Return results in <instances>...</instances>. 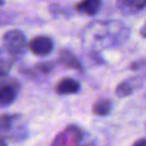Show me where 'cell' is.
<instances>
[{
	"label": "cell",
	"instance_id": "cell-17",
	"mask_svg": "<svg viewBox=\"0 0 146 146\" xmlns=\"http://www.w3.org/2000/svg\"><path fill=\"white\" fill-rule=\"evenodd\" d=\"M81 146H96V144L94 141H90V142H88V143H86V144H82Z\"/></svg>",
	"mask_w": 146,
	"mask_h": 146
},
{
	"label": "cell",
	"instance_id": "cell-11",
	"mask_svg": "<svg viewBox=\"0 0 146 146\" xmlns=\"http://www.w3.org/2000/svg\"><path fill=\"white\" fill-rule=\"evenodd\" d=\"M135 88H136V82L133 81V79L126 80L117 85L115 88V94L117 98H126L132 94Z\"/></svg>",
	"mask_w": 146,
	"mask_h": 146
},
{
	"label": "cell",
	"instance_id": "cell-12",
	"mask_svg": "<svg viewBox=\"0 0 146 146\" xmlns=\"http://www.w3.org/2000/svg\"><path fill=\"white\" fill-rule=\"evenodd\" d=\"M112 110V102L110 100H100L92 106V113L98 116L108 115Z\"/></svg>",
	"mask_w": 146,
	"mask_h": 146
},
{
	"label": "cell",
	"instance_id": "cell-7",
	"mask_svg": "<svg viewBox=\"0 0 146 146\" xmlns=\"http://www.w3.org/2000/svg\"><path fill=\"white\" fill-rule=\"evenodd\" d=\"M15 55L12 54L5 47L0 49V79L5 78L9 74L15 62Z\"/></svg>",
	"mask_w": 146,
	"mask_h": 146
},
{
	"label": "cell",
	"instance_id": "cell-18",
	"mask_svg": "<svg viewBox=\"0 0 146 146\" xmlns=\"http://www.w3.org/2000/svg\"><path fill=\"white\" fill-rule=\"evenodd\" d=\"M4 3H5V1H4V0H0V6L4 5Z\"/></svg>",
	"mask_w": 146,
	"mask_h": 146
},
{
	"label": "cell",
	"instance_id": "cell-14",
	"mask_svg": "<svg viewBox=\"0 0 146 146\" xmlns=\"http://www.w3.org/2000/svg\"><path fill=\"white\" fill-rule=\"evenodd\" d=\"M54 68V65H53L51 62H42V63H39L38 65L36 66V70L41 74H49Z\"/></svg>",
	"mask_w": 146,
	"mask_h": 146
},
{
	"label": "cell",
	"instance_id": "cell-6",
	"mask_svg": "<svg viewBox=\"0 0 146 146\" xmlns=\"http://www.w3.org/2000/svg\"><path fill=\"white\" fill-rule=\"evenodd\" d=\"M56 92L58 94H78L81 90V84L75 79L71 78H66L63 79L57 84L56 86Z\"/></svg>",
	"mask_w": 146,
	"mask_h": 146
},
{
	"label": "cell",
	"instance_id": "cell-16",
	"mask_svg": "<svg viewBox=\"0 0 146 146\" xmlns=\"http://www.w3.org/2000/svg\"><path fill=\"white\" fill-rule=\"evenodd\" d=\"M0 146H7V142L5 141V136L0 133Z\"/></svg>",
	"mask_w": 146,
	"mask_h": 146
},
{
	"label": "cell",
	"instance_id": "cell-15",
	"mask_svg": "<svg viewBox=\"0 0 146 146\" xmlns=\"http://www.w3.org/2000/svg\"><path fill=\"white\" fill-rule=\"evenodd\" d=\"M132 146H146V138H140L133 143Z\"/></svg>",
	"mask_w": 146,
	"mask_h": 146
},
{
	"label": "cell",
	"instance_id": "cell-19",
	"mask_svg": "<svg viewBox=\"0 0 146 146\" xmlns=\"http://www.w3.org/2000/svg\"><path fill=\"white\" fill-rule=\"evenodd\" d=\"M142 35H143V36H144V37H146V28H145V30H144V31H143Z\"/></svg>",
	"mask_w": 146,
	"mask_h": 146
},
{
	"label": "cell",
	"instance_id": "cell-5",
	"mask_svg": "<svg viewBox=\"0 0 146 146\" xmlns=\"http://www.w3.org/2000/svg\"><path fill=\"white\" fill-rule=\"evenodd\" d=\"M116 6L121 13L133 15L146 7V0H117Z\"/></svg>",
	"mask_w": 146,
	"mask_h": 146
},
{
	"label": "cell",
	"instance_id": "cell-9",
	"mask_svg": "<svg viewBox=\"0 0 146 146\" xmlns=\"http://www.w3.org/2000/svg\"><path fill=\"white\" fill-rule=\"evenodd\" d=\"M59 61L61 62L63 65H65L67 68L70 69L77 70L79 72H83L84 68L80 60L69 50H63L60 52Z\"/></svg>",
	"mask_w": 146,
	"mask_h": 146
},
{
	"label": "cell",
	"instance_id": "cell-13",
	"mask_svg": "<svg viewBox=\"0 0 146 146\" xmlns=\"http://www.w3.org/2000/svg\"><path fill=\"white\" fill-rule=\"evenodd\" d=\"M70 138H71V135H70L69 131L65 129L55 136V138L53 139L52 143H51V146H66L69 142Z\"/></svg>",
	"mask_w": 146,
	"mask_h": 146
},
{
	"label": "cell",
	"instance_id": "cell-10",
	"mask_svg": "<svg viewBox=\"0 0 146 146\" xmlns=\"http://www.w3.org/2000/svg\"><path fill=\"white\" fill-rule=\"evenodd\" d=\"M19 114H12V113H2L0 114V133L7 136L12 132L15 126L16 120L19 119Z\"/></svg>",
	"mask_w": 146,
	"mask_h": 146
},
{
	"label": "cell",
	"instance_id": "cell-4",
	"mask_svg": "<svg viewBox=\"0 0 146 146\" xmlns=\"http://www.w3.org/2000/svg\"><path fill=\"white\" fill-rule=\"evenodd\" d=\"M28 48L36 56H47L54 49V41L48 36H36L29 42Z\"/></svg>",
	"mask_w": 146,
	"mask_h": 146
},
{
	"label": "cell",
	"instance_id": "cell-1",
	"mask_svg": "<svg viewBox=\"0 0 146 146\" xmlns=\"http://www.w3.org/2000/svg\"><path fill=\"white\" fill-rule=\"evenodd\" d=\"M129 35V28L120 21H94L83 31L82 40L84 45L98 51L123 44L128 39Z\"/></svg>",
	"mask_w": 146,
	"mask_h": 146
},
{
	"label": "cell",
	"instance_id": "cell-8",
	"mask_svg": "<svg viewBox=\"0 0 146 146\" xmlns=\"http://www.w3.org/2000/svg\"><path fill=\"white\" fill-rule=\"evenodd\" d=\"M102 7V0H81L76 5V10L86 15L94 16L100 11Z\"/></svg>",
	"mask_w": 146,
	"mask_h": 146
},
{
	"label": "cell",
	"instance_id": "cell-2",
	"mask_svg": "<svg viewBox=\"0 0 146 146\" xmlns=\"http://www.w3.org/2000/svg\"><path fill=\"white\" fill-rule=\"evenodd\" d=\"M4 47L15 56L22 55L26 52L29 44L25 35L20 30H10L3 36Z\"/></svg>",
	"mask_w": 146,
	"mask_h": 146
},
{
	"label": "cell",
	"instance_id": "cell-3",
	"mask_svg": "<svg viewBox=\"0 0 146 146\" xmlns=\"http://www.w3.org/2000/svg\"><path fill=\"white\" fill-rule=\"evenodd\" d=\"M20 85L15 80L0 81V106H7L17 98Z\"/></svg>",
	"mask_w": 146,
	"mask_h": 146
}]
</instances>
